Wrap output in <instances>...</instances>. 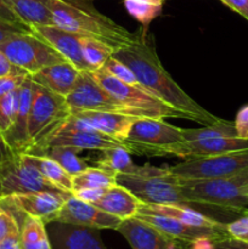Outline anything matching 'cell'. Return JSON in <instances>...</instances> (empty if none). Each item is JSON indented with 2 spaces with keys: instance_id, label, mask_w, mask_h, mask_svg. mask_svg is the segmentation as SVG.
I'll list each match as a JSON object with an SVG mask.
<instances>
[{
  "instance_id": "1",
  "label": "cell",
  "mask_w": 248,
  "mask_h": 249,
  "mask_svg": "<svg viewBox=\"0 0 248 249\" xmlns=\"http://www.w3.org/2000/svg\"><path fill=\"white\" fill-rule=\"evenodd\" d=\"M146 31L147 29H142L140 38L134 44L117 49L113 57L121 60L133 71L140 87L168 106L182 112L187 119L204 125L218 123L221 118L195 101L165 71L155 46L146 39Z\"/></svg>"
},
{
  "instance_id": "2",
  "label": "cell",
  "mask_w": 248,
  "mask_h": 249,
  "mask_svg": "<svg viewBox=\"0 0 248 249\" xmlns=\"http://www.w3.org/2000/svg\"><path fill=\"white\" fill-rule=\"evenodd\" d=\"M53 26L84 38H92L108 44L114 50L139 40L141 32L131 33L96 10L83 4L65 0H50Z\"/></svg>"
},
{
  "instance_id": "3",
  "label": "cell",
  "mask_w": 248,
  "mask_h": 249,
  "mask_svg": "<svg viewBox=\"0 0 248 249\" xmlns=\"http://www.w3.org/2000/svg\"><path fill=\"white\" fill-rule=\"evenodd\" d=\"M182 136L184 141L158 148L153 156H175L187 160L248 148V140L237 136L235 123L225 119L199 129H184Z\"/></svg>"
},
{
  "instance_id": "4",
  "label": "cell",
  "mask_w": 248,
  "mask_h": 249,
  "mask_svg": "<svg viewBox=\"0 0 248 249\" xmlns=\"http://www.w3.org/2000/svg\"><path fill=\"white\" fill-rule=\"evenodd\" d=\"M33 82V80H32ZM32 105L28 119V146L24 153L44 156L49 140L71 116L66 97L46 88L32 84Z\"/></svg>"
},
{
  "instance_id": "5",
  "label": "cell",
  "mask_w": 248,
  "mask_h": 249,
  "mask_svg": "<svg viewBox=\"0 0 248 249\" xmlns=\"http://www.w3.org/2000/svg\"><path fill=\"white\" fill-rule=\"evenodd\" d=\"M179 182L181 194L190 203L247 214L248 169L226 178Z\"/></svg>"
},
{
  "instance_id": "6",
  "label": "cell",
  "mask_w": 248,
  "mask_h": 249,
  "mask_svg": "<svg viewBox=\"0 0 248 249\" xmlns=\"http://www.w3.org/2000/svg\"><path fill=\"white\" fill-rule=\"evenodd\" d=\"M117 184L128 189L143 204H177L191 207L180 190V182L168 168L133 165L128 173L116 177Z\"/></svg>"
},
{
  "instance_id": "7",
  "label": "cell",
  "mask_w": 248,
  "mask_h": 249,
  "mask_svg": "<svg viewBox=\"0 0 248 249\" xmlns=\"http://www.w3.org/2000/svg\"><path fill=\"white\" fill-rule=\"evenodd\" d=\"M90 72H91L92 77L97 80V83L105 90H107L114 99L118 100L124 106L142 112L146 117L159 119L172 118V117L186 118L182 112L168 106L167 104L153 96L145 88L140 87V85H131L122 82L109 74L102 67L96 71H90Z\"/></svg>"
},
{
  "instance_id": "8",
  "label": "cell",
  "mask_w": 248,
  "mask_h": 249,
  "mask_svg": "<svg viewBox=\"0 0 248 249\" xmlns=\"http://www.w3.org/2000/svg\"><path fill=\"white\" fill-rule=\"evenodd\" d=\"M168 169L179 181L231 177L248 169V148L207 157L187 158L185 162L168 167Z\"/></svg>"
},
{
  "instance_id": "9",
  "label": "cell",
  "mask_w": 248,
  "mask_h": 249,
  "mask_svg": "<svg viewBox=\"0 0 248 249\" xmlns=\"http://www.w3.org/2000/svg\"><path fill=\"white\" fill-rule=\"evenodd\" d=\"M71 114L80 112H113L134 117H146L142 112L122 105L92 77L90 71H80L70 94L66 96Z\"/></svg>"
},
{
  "instance_id": "10",
  "label": "cell",
  "mask_w": 248,
  "mask_h": 249,
  "mask_svg": "<svg viewBox=\"0 0 248 249\" xmlns=\"http://www.w3.org/2000/svg\"><path fill=\"white\" fill-rule=\"evenodd\" d=\"M0 50L12 65L26 71L29 75L35 74L48 66L65 61L53 46L32 32L11 36L0 44Z\"/></svg>"
},
{
  "instance_id": "11",
  "label": "cell",
  "mask_w": 248,
  "mask_h": 249,
  "mask_svg": "<svg viewBox=\"0 0 248 249\" xmlns=\"http://www.w3.org/2000/svg\"><path fill=\"white\" fill-rule=\"evenodd\" d=\"M39 191L66 192L50 184L29 162L26 153L12 152L0 162V201L14 195Z\"/></svg>"
},
{
  "instance_id": "12",
  "label": "cell",
  "mask_w": 248,
  "mask_h": 249,
  "mask_svg": "<svg viewBox=\"0 0 248 249\" xmlns=\"http://www.w3.org/2000/svg\"><path fill=\"white\" fill-rule=\"evenodd\" d=\"M184 129L167 123L164 119L140 117L131 124L123 146L138 155L153 156L158 148L184 141Z\"/></svg>"
},
{
  "instance_id": "13",
  "label": "cell",
  "mask_w": 248,
  "mask_h": 249,
  "mask_svg": "<svg viewBox=\"0 0 248 249\" xmlns=\"http://www.w3.org/2000/svg\"><path fill=\"white\" fill-rule=\"evenodd\" d=\"M71 195V192H31L6 197L0 201V204L24 215L40 218L44 223L49 224L55 221L58 212Z\"/></svg>"
},
{
  "instance_id": "14",
  "label": "cell",
  "mask_w": 248,
  "mask_h": 249,
  "mask_svg": "<svg viewBox=\"0 0 248 249\" xmlns=\"http://www.w3.org/2000/svg\"><path fill=\"white\" fill-rule=\"evenodd\" d=\"M55 221L99 229V230L102 229L116 230L122 223V219L106 213L102 209L97 208L95 204L80 201L79 198L71 195L63 203L61 211L58 212Z\"/></svg>"
},
{
  "instance_id": "15",
  "label": "cell",
  "mask_w": 248,
  "mask_h": 249,
  "mask_svg": "<svg viewBox=\"0 0 248 249\" xmlns=\"http://www.w3.org/2000/svg\"><path fill=\"white\" fill-rule=\"evenodd\" d=\"M131 249H185L181 241L169 237L151 224L133 216L124 219L116 229Z\"/></svg>"
},
{
  "instance_id": "16",
  "label": "cell",
  "mask_w": 248,
  "mask_h": 249,
  "mask_svg": "<svg viewBox=\"0 0 248 249\" xmlns=\"http://www.w3.org/2000/svg\"><path fill=\"white\" fill-rule=\"evenodd\" d=\"M53 249H107L99 229L51 221L46 224Z\"/></svg>"
},
{
  "instance_id": "17",
  "label": "cell",
  "mask_w": 248,
  "mask_h": 249,
  "mask_svg": "<svg viewBox=\"0 0 248 249\" xmlns=\"http://www.w3.org/2000/svg\"><path fill=\"white\" fill-rule=\"evenodd\" d=\"M136 218L151 224L165 233L169 237L179 240L181 242L190 243L199 240V238H209V240H219V238L228 237L225 226L220 229H211V228H198V226H191L187 224L181 223L170 216L160 215L155 213H136ZM226 224V223H225Z\"/></svg>"
},
{
  "instance_id": "18",
  "label": "cell",
  "mask_w": 248,
  "mask_h": 249,
  "mask_svg": "<svg viewBox=\"0 0 248 249\" xmlns=\"http://www.w3.org/2000/svg\"><path fill=\"white\" fill-rule=\"evenodd\" d=\"M32 33L53 46L65 60L72 63L79 71H90L85 62L80 45V38L74 33L61 29L56 26H41L32 28Z\"/></svg>"
},
{
  "instance_id": "19",
  "label": "cell",
  "mask_w": 248,
  "mask_h": 249,
  "mask_svg": "<svg viewBox=\"0 0 248 249\" xmlns=\"http://www.w3.org/2000/svg\"><path fill=\"white\" fill-rule=\"evenodd\" d=\"M32 78H26L23 84L19 87V105L14 124L4 135L5 141L10 150L15 153H24L28 146V119L32 105Z\"/></svg>"
},
{
  "instance_id": "20",
  "label": "cell",
  "mask_w": 248,
  "mask_h": 249,
  "mask_svg": "<svg viewBox=\"0 0 248 249\" xmlns=\"http://www.w3.org/2000/svg\"><path fill=\"white\" fill-rule=\"evenodd\" d=\"M73 146L80 150H105V148L123 146V141L106 135L104 133L88 128L78 130H58L49 140L46 150L51 146Z\"/></svg>"
},
{
  "instance_id": "21",
  "label": "cell",
  "mask_w": 248,
  "mask_h": 249,
  "mask_svg": "<svg viewBox=\"0 0 248 249\" xmlns=\"http://www.w3.org/2000/svg\"><path fill=\"white\" fill-rule=\"evenodd\" d=\"M73 116L84 122L90 128L114 139H118L121 141L125 140L131 128V124L135 122L136 118H140V117L128 116V114L113 113V112L95 111L80 112V113L73 114Z\"/></svg>"
},
{
  "instance_id": "22",
  "label": "cell",
  "mask_w": 248,
  "mask_h": 249,
  "mask_svg": "<svg viewBox=\"0 0 248 249\" xmlns=\"http://www.w3.org/2000/svg\"><path fill=\"white\" fill-rule=\"evenodd\" d=\"M80 71L68 61L55 63L31 75L32 80L55 94L66 97L72 90Z\"/></svg>"
},
{
  "instance_id": "23",
  "label": "cell",
  "mask_w": 248,
  "mask_h": 249,
  "mask_svg": "<svg viewBox=\"0 0 248 249\" xmlns=\"http://www.w3.org/2000/svg\"><path fill=\"white\" fill-rule=\"evenodd\" d=\"M141 203L142 202L134 196V194H131L128 189L116 182L111 187L106 189L95 206L106 213L124 220L135 216Z\"/></svg>"
},
{
  "instance_id": "24",
  "label": "cell",
  "mask_w": 248,
  "mask_h": 249,
  "mask_svg": "<svg viewBox=\"0 0 248 249\" xmlns=\"http://www.w3.org/2000/svg\"><path fill=\"white\" fill-rule=\"evenodd\" d=\"M138 213H155L160 215L170 216L181 223L198 228L220 229L225 226V223L209 218L206 214L192 209V207L177 206V204H143L141 203Z\"/></svg>"
},
{
  "instance_id": "25",
  "label": "cell",
  "mask_w": 248,
  "mask_h": 249,
  "mask_svg": "<svg viewBox=\"0 0 248 249\" xmlns=\"http://www.w3.org/2000/svg\"><path fill=\"white\" fill-rule=\"evenodd\" d=\"M17 16L29 28L53 26L50 0H10Z\"/></svg>"
},
{
  "instance_id": "26",
  "label": "cell",
  "mask_w": 248,
  "mask_h": 249,
  "mask_svg": "<svg viewBox=\"0 0 248 249\" xmlns=\"http://www.w3.org/2000/svg\"><path fill=\"white\" fill-rule=\"evenodd\" d=\"M19 240L22 249H53L46 224L36 216L23 214L19 224Z\"/></svg>"
},
{
  "instance_id": "27",
  "label": "cell",
  "mask_w": 248,
  "mask_h": 249,
  "mask_svg": "<svg viewBox=\"0 0 248 249\" xmlns=\"http://www.w3.org/2000/svg\"><path fill=\"white\" fill-rule=\"evenodd\" d=\"M29 162L40 172L50 184L62 191L72 194V175L68 174L56 160L48 156H35L26 153Z\"/></svg>"
},
{
  "instance_id": "28",
  "label": "cell",
  "mask_w": 248,
  "mask_h": 249,
  "mask_svg": "<svg viewBox=\"0 0 248 249\" xmlns=\"http://www.w3.org/2000/svg\"><path fill=\"white\" fill-rule=\"evenodd\" d=\"M114 173L99 167H88L72 177V192L79 189H108L116 184Z\"/></svg>"
},
{
  "instance_id": "29",
  "label": "cell",
  "mask_w": 248,
  "mask_h": 249,
  "mask_svg": "<svg viewBox=\"0 0 248 249\" xmlns=\"http://www.w3.org/2000/svg\"><path fill=\"white\" fill-rule=\"evenodd\" d=\"M96 164L99 168L117 175L121 173H128L133 168L134 163L128 148L124 146H114L101 150L100 157L96 160Z\"/></svg>"
},
{
  "instance_id": "30",
  "label": "cell",
  "mask_w": 248,
  "mask_h": 249,
  "mask_svg": "<svg viewBox=\"0 0 248 249\" xmlns=\"http://www.w3.org/2000/svg\"><path fill=\"white\" fill-rule=\"evenodd\" d=\"M82 151L83 150H80V148L73 147V146L57 145L49 147L44 156H48V157L56 160L68 174L73 177V175L78 174V173L89 167L88 163L79 157V153Z\"/></svg>"
},
{
  "instance_id": "31",
  "label": "cell",
  "mask_w": 248,
  "mask_h": 249,
  "mask_svg": "<svg viewBox=\"0 0 248 249\" xmlns=\"http://www.w3.org/2000/svg\"><path fill=\"white\" fill-rule=\"evenodd\" d=\"M83 57L89 66L90 71H96L106 63L114 53V48L101 40L92 38H80Z\"/></svg>"
},
{
  "instance_id": "32",
  "label": "cell",
  "mask_w": 248,
  "mask_h": 249,
  "mask_svg": "<svg viewBox=\"0 0 248 249\" xmlns=\"http://www.w3.org/2000/svg\"><path fill=\"white\" fill-rule=\"evenodd\" d=\"M126 11L147 29L148 24L162 14L163 4L148 0H123Z\"/></svg>"
},
{
  "instance_id": "33",
  "label": "cell",
  "mask_w": 248,
  "mask_h": 249,
  "mask_svg": "<svg viewBox=\"0 0 248 249\" xmlns=\"http://www.w3.org/2000/svg\"><path fill=\"white\" fill-rule=\"evenodd\" d=\"M19 105V88L0 99V131L9 130L16 118Z\"/></svg>"
},
{
  "instance_id": "34",
  "label": "cell",
  "mask_w": 248,
  "mask_h": 249,
  "mask_svg": "<svg viewBox=\"0 0 248 249\" xmlns=\"http://www.w3.org/2000/svg\"><path fill=\"white\" fill-rule=\"evenodd\" d=\"M102 68H104L105 71H107L111 75H113L114 78L122 80V82L128 83V84L131 85H139L133 71H131L125 63L122 62L118 58L113 57V56L106 61V63L102 66Z\"/></svg>"
},
{
  "instance_id": "35",
  "label": "cell",
  "mask_w": 248,
  "mask_h": 249,
  "mask_svg": "<svg viewBox=\"0 0 248 249\" xmlns=\"http://www.w3.org/2000/svg\"><path fill=\"white\" fill-rule=\"evenodd\" d=\"M19 233V224L14 213L0 204V242L11 235Z\"/></svg>"
},
{
  "instance_id": "36",
  "label": "cell",
  "mask_w": 248,
  "mask_h": 249,
  "mask_svg": "<svg viewBox=\"0 0 248 249\" xmlns=\"http://www.w3.org/2000/svg\"><path fill=\"white\" fill-rule=\"evenodd\" d=\"M28 75L29 74L26 71L18 70L16 72L10 73V74L0 78V99L18 89Z\"/></svg>"
},
{
  "instance_id": "37",
  "label": "cell",
  "mask_w": 248,
  "mask_h": 249,
  "mask_svg": "<svg viewBox=\"0 0 248 249\" xmlns=\"http://www.w3.org/2000/svg\"><path fill=\"white\" fill-rule=\"evenodd\" d=\"M228 237L248 243V214H243L236 220L225 224Z\"/></svg>"
},
{
  "instance_id": "38",
  "label": "cell",
  "mask_w": 248,
  "mask_h": 249,
  "mask_svg": "<svg viewBox=\"0 0 248 249\" xmlns=\"http://www.w3.org/2000/svg\"><path fill=\"white\" fill-rule=\"evenodd\" d=\"M27 32H32V29L24 24L11 23V22L0 18V44L6 41L11 36H16V34L27 33Z\"/></svg>"
},
{
  "instance_id": "39",
  "label": "cell",
  "mask_w": 248,
  "mask_h": 249,
  "mask_svg": "<svg viewBox=\"0 0 248 249\" xmlns=\"http://www.w3.org/2000/svg\"><path fill=\"white\" fill-rule=\"evenodd\" d=\"M235 128L238 138L248 140V105L238 111L235 119Z\"/></svg>"
},
{
  "instance_id": "40",
  "label": "cell",
  "mask_w": 248,
  "mask_h": 249,
  "mask_svg": "<svg viewBox=\"0 0 248 249\" xmlns=\"http://www.w3.org/2000/svg\"><path fill=\"white\" fill-rule=\"evenodd\" d=\"M106 189H79L72 192V195L80 201L95 204L102 197Z\"/></svg>"
},
{
  "instance_id": "41",
  "label": "cell",
  "mask_w": 248,
  "mask_h": 249,
  "mask_svg": "<svg viewBox=\"0 0 248 249\" xmlns=\"http://www.w3.org/2000/svg\"><path fill=\"white\" fill-rule=\"evenodd\" d=\"M0 18L4 19V21L11 22V23L24 24L23 22L19 19V17L17 16L16 12H15L10 0H0ZM24 26H26V24H24Z\"/></svg>"
},
{
  "instance_id": "42",
  "label": "cell",
  "mask_w": 248,
  "mask_h": 249,
  "mask_svg": "<svg viewBox=\"0 0 248 249\" xmlns=\"http://www.w3.org/2000/svg\"><path fill=\"white\" fill-rule=\"evenodd\" d=\"M213 249H248V243L231 237H223L213 241Z\"/></svg>"
},
{
  "instance_id": "43",
  "label": "cell",
  "mask_w": 248,
  "mask_h": 249,
  "mask_svg": "<svg viewBox=\"0 0 248 249\" xmlns=\"http://www.w3.org/2000/svg\"><path fill=\"white\" fill-rule=\"evenodd\" d=\"M220 1L248 19V0H220Z\"/></svg>"
},
{
  "instance_id": "44",
  "label": "cell",
  "mask_w": 248,
  "mask_h": 249,
  "mask_svg": "<svg viewBox=\"0 0 248 249\" xmlns=\"http://www.w3.org/2000/svg\"><path fill=\"white\" fill-rule=\"evenodd\" d=\"M18 70H21V68L12 65V63L7 60L6 56L2 53V51L0 50V78L4 77V75L10 74V73L16 72V71Z\"/></svg>"
},
{
  "instance_id": "45",
  "label": "cell",
  "mask_w": 248,
  "mask_h": 249,
  "mask_svg": "<svg viewBox=\"0 0 248 249\" xmlns=\"http://www.w3.org/2000/svg\"><path fill=\"white\" fill-rule=\"evenodd\" d=\"M0 249H22L21 240H19V233L11 235L4 241L0 242Z\"/></svg>"
},
{
  "instance_id": "46",
  "label": "cell",
  "mask_w": 248,
  "mask_h": 249,
  "mask_svg": "<svg viewBox=\"0 0 248 249\" xmlns=\"http://www.w3.org/2000/svg\"><path fill=\"white\" fill-rule=\"evenodd\" d=\"M12 153V151L10 150V147L7 146L6 141H5L4 135L0 131V162H2L4 160H6L10 155Z\"/></svg>"
},
{
  "instance_id": "47",
  "label": "cell",
  "mask_w": 248,
  "mask_h": 249,
  "mask_svg": "<svg viewBox=\"0 0 248 249\" xmlns=\"http://www.w3.org/2000/svg\"><path fill=\"white\" fill-rule=\"evenodd\" d=\"M65 1L72 2V4H83L84 5L87 1H90V0H65Z\"/></svg>"
},
{
  "instance_id": "48",
  "label": "cell",
  "mask_w": 248,
  "mask_h": 249,
  "mask_svg": "<svg viewBox=\"0 0 248 249\" xmlns=\"http://www.w3.org/2000/svg\"><path fill=\"white\" fill-rule=\"evenodd\" d=\"M148 1H155V2H160V4H164L165 0H148Z\"/></svg>"
},
{
  "instance_id": "49",
  "label": "cell",
  "mask_w": 248,
  "mask_h": 249,
  "mask_svg": "<svg viewBox=\"0 0 248 249\" xmlns=\"http://www.w3.org/2000/svg\"><path fill=\"white\" fill-rule=\"evenodd\" d=\"M247 214H248V212H247Z\"/></svg>"
}]
</instances>
